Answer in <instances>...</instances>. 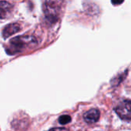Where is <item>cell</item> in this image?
Returning <instances> with one entry per match:
<instances>
[{"label": "cell", "instance_id": "3957f363", "mask_svg": "<svg viewBox=\"0 0 131 131\" xmlns=\"http://www.w3.org/2000/svg\"><path fill=\"white\" fill-rule=\"evenodd\" d=\"M45 14L48 19L51 21H55L58 16V7L57 2L52 1H48L45 2L44 5Z\"/></svg>", "mask_w": 131, "mask_h": 131}, {"label": "cell", "instance_id": "8992f818", "mask_svg": "<svg viewBox=\"0 0 131 131\" xmlns=\"http://www.w3.org/2000/svg\"><path fill=\"white\" fill-rule=\"evenodd\" d=\"M12 12V5L5 1L0 2V18L4 19L8 18Z\"/></svg>", "mask_w": 131, "mask_h": 131}, {"label": "cell", "instance_id": "277c9868", "mask_svg": "<svg viewBox=\"0 0 131 131\" xmlns=\"http://www.w3.org/2000/svg\"><path fill=\"white\" fill-rule=\"evenodd\" d=\"M84 120L88 124H94L100 119V111L98 109H91L84 114Z\"/></svg>", "mask_w": 131, "mask_h": 131}, {"label": "cell", "instance_id": "5b68a950", "mask_svg": "<svg viewBox=\"0 0 131 131\" xmlns=\"http://www.w3.org/2000/svg\"><path fill=\"white\" fill-rule=\"evenodd\" d=\"M21 29L20 25L18 23H11L5 27L2 31V35L5 38H7L12 35L17 33Z\"/></svg>", "mask_w": 131, "mask_h": 131}, {"label": "cell", "instance_id": "52a82bcc", "mask_svg": "<svg viewBox=\"0 0 131 131\" xmlns=\"http://www.w3.org/2000/svg\"><path fill=\"white\" fill-rule=\"evenodd\" d=\"M58 121L61 124H67L71 121V117L69 115H62L59 117Z\"/></svg>", "mask_w": 131, "mask_h": 131}, {"label": "cell", "instance_id": "6da1fadb", "mask_svg": "<svg viewBox=\"0 0 131 131\" xmlns=\"http://www.w3.org/2000/svg\"><path fill=\"white\" fill-rule=\"evenodd\" d=\"M38 41L35 38L29 35H21L12 38L10 41L8 54H15L24 51L26 49H31L37 45Z\"/></svg>", "mask_w": 131, "mask_h": 131}, {"label": "cell", "instance_id": "7a4b0ae2", "mask_svg": "<svg viewBox=\"0 0 131 131\" xmlns=\"http://www.w3.org/2000/svg\"><path fill=\"white\" fill-rule=\"evenodd\" d=\"M116 114L120 117L121 119L124 121L131 120V101L125 100L121 101L115 107Z\"/></svg>", "mask_w": 131, "mask_h": 131}, {"label": "cell", "instance_id": "ba28073f", "mask_svg": "<svg viewBox=\"0 0 131 131\" xmlns=\"http://www.w3.org/2000/svg\"><path fill=\"white\" fill-rule=\"evenodd\" d=\"M49 131H69L68 129L64 128V127H56V128H53Z\"/></svg>", "mask_w": 131, "mask_h": 131}]
</instances>
